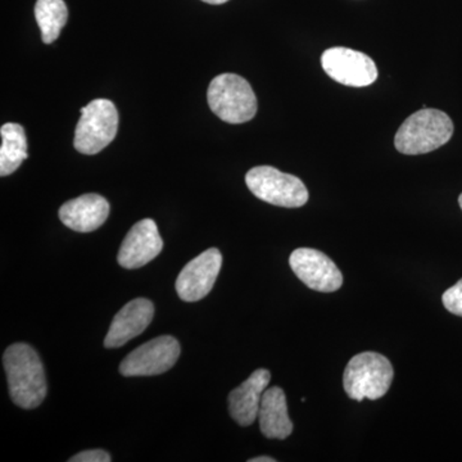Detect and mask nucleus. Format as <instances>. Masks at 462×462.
I'll list each match as a JSON object with an SVG mask.
<instances>
[{"label":"nucleus","mask_w":462,"mask_h":462,"mask_svg":"<svg viewBox=\"0 0 462 462\" xmlns=\"http://www.w3.org/2000/svg\"><path fill=\"white\" fill-rule=\"evenodd\" d=\"M454 135L451 117L439 109L424 107L406 118L394 136V145L407 156L430 153Z\"/></svg>","instance_id":"f03ea898"},{"label":"nucleus","mask_w":462,"mask_h":462,"mask_svg":"<svg viewBox=\"0 0 462 462\" xmlns=\"http://www.w3.org/2000/svg\"><path fill=\"white\" fill-rule=\"evenodd\" d=\"M202 2L208 3V5H224V3L229 2V0H202Z\"/></svg>","instance_id":"412c9836"},{"label":"nucleus","mask_w":462,"mask_h":462,"mask_svg":"<svg viewBox=\"0 0 462 462\" xmlns=\"http://www.w3.org/2000/svg\"><path fill=\"white\" fill-rule=\"evenodd\" d=\"M153 303L145 298H136L126 303L112 321L105 339L106 348H118L141 336L153 320Z\"/></svg>","instance_id":"f8f14e48"},{"label":"nucleus","mask_w":462,"mask_h":462,"mask_svg":"<svg viewBox=\"0 0 462 462\" xmlns=\"http://www.w3.org/2000/svg\"><path fill=\"white\" fill-rule=\"evenodd\" d=\"M35 18L45 44L60 38V30L69 20V9L63 0H36Z\"/></svg>","instance_id":"f3484780"},{"label":"nucleus","mask_w":462,"mask_h":462,"mask_svg":"<svg viewBox=\"0 0 462 462\" xmlns=\"http://www.w3.org/2000/svg\"><path fill=\"white\" fill-rule=\"evenodd\" d=\"M111 456L103 449H89L69 458V462H111Z\"/></svg>","instance_id":"6ab92c4d"},{"label":"nucleus","mask_w":462,"mask_h":462,"mask_svg":"<svg viewBox=\"0 0 462 462\" xmlns=\"http://www.w3.org/2000/svg\"><path fill=\"white\" fill-rule=\"evenodd\" d=\"M261 433L269 439H287L293 431L289 419L287 397L279 387L266 389L258 411Z\"/></svg>","instance_id":"2eb2a0df"},{"label":"nucleus","mask_w":462,"mask_h":462,"mask_svg":"<svg viewBox=\"0 0 462 462\" xmlns=\"http://www.w3.org/2000/svg\"><path fill=\"white\" fill-rule=\"evenodd\" d=\"M9 396L21 409L41 406L47 396L44 366L35 349L26 343L9 346L3 355Z\"/></svg>","instance_id":"f257e3e1"},{"label":"nucleus","mask_w":462,"mask_h":462,"mask_svg":"<svg viewBox=\"0 0 462 462\" xmlns=\"http://www.w3.org/2000/svg\"><path fill=\"white\" fill-rule=\"evenodd\" d=\"M223 266V254L209 248L185 264L176 281V291L184 302H199L214 288Z\"/></svg>","instance_id":"9d476101"},{"label":"nucleus","mask_w":462,"mask_h":462,"mask_svg":"<svg viewBox=\"0 0 462 462\" xmlns=\"http://www.w3.org/2000/svg\"><path fill=\"white\" fill-rule=\"evenodd\" d=\"M248 462H276V460L269 456H260V457L249 458Z\"/></svg>","instance_id":"aec40b11"},{"label":"nucleus","mask_w":462,"mask_h":462,"mask_svg":"<svg viewBox=\"0 0 462 462\" xmlns=\"http://www.w3.org/2000/svg\"><path fill=\"white\" fill-rule=\"evenodd\" d=\"M289 264L300 282L312 291L331 293L343 284V275L327 254L312 248H298L289 257Z\"/></svg>","instance_id":"1a4fd4ad"},{"label":"nucleus","mask_w":462,"mask_h":462,"mask_svg":"<svg viewBox=\"0 0 462 462\" xmlns=\"http://www.w3.org/2000/svg\"><path fill=\"white\" fill-rule=\"evenodd\" d=\"M321 65L329 78L346 87H369L378 79V69L372 58L349 48L336 47L325 51Z\"/></svg>","instance_id":"6e6552de"},{"label":"nucleus","mask_w":462,"mask_h":462,"mask_svg":"<svg viewBox=\"0 0 462 462\" xmlns=\"http://www.w3.org/2000/svg\"><path fill=\"white\" fill-rule=\"evenodd\" d=\"M0 175H12L27 158V139L25 129L21 125L8 123L0 129Z\"/></svg>","instance_id":"dca6fc26"},{"label":"nucleus","mask_w":462,"mask_h":462,"mask_svg":"<svg viewBox=\"0 0 462 462\" xmlns=\"http://www.w3.org/2000/svg\"><path fill=\"white\" fill-rule=\"evenodd\" d=\"M209 108L227 124H245L257 114V98L251 84L242 76H216L207 91Z\"/></svg>","instance_id":"20e7f679"},{"label":"nucleus","mask_w":462,"mask_h":462,"mask_svg":"<svg viewBox=\"0 0 462 462\" xmlns=\"http://www.w3.org/2000/svg\"><path fill=\"white\" fill-rule=\"evenodd\" d=\"M458 205H460L461 209H462V193H461V196L458 197Z\"/></svg>","instance_id":"4be33fe9"},{"label":"nucleus","mask_w":462,"mask_h":462,"mask_svg":"<svg viewBox=\"0 0 462 462\" xmlns=\"http://www.w3.org/2000/svg\"><path fill=\"white\" fill-rule=\"evenodd\" d=\"M162 248L163 242L157 224L152 218H144L134 225L125 236L117 261L124 269H139L153 261Z\"/></svg>","instance_id":"9b49d317"},{"label":"nucleus","mask_w":462,"mask_h":462,"mask_svg":"<svg viewBox=\"0 0 462 462\" xmlns=\"http://www.w3.org/2000/svg\"><path fill=\"white\" fill-rule=\"evenodd\" d=\"M272 379V373L258 369L229 394V412L240 427H249L258 419L261 401Z\"/></svg>","instance_id":"ddd939ff"},{"label":"nucleus","mask_w":462,"mask_h":462,"mask_svg":"<svg viewBox=\"0 0 462 462\" xmlns=\"http://www.w3.org/2000/svg\"><path fill=\"white\" fill-rule=\"evenodd\" d=\"M181 346L171 336L149 340L124 358L120 373L124 376L160 375L172 369L180 357Z\"/></svg>","instance_id":"0eeeda50"},{"label":"nucleus","mask_w":462,"mask_h":462,"mask_svg":"<svg viewBox=\"0 0 462 462\" xmlns=\"http://www.w3.org/2000/svg\"><path fill=\"white\" fill-rule=\"evenodd\" d=\"M394 370L385 356L363 352L354 356L346 365L343 387L352 400H379L387 394L393 382Z\"/></svg>","instance_id":"7ed1b4c3"},{"label":"nucleus","mask_w":462,"mask_h":462,"mask_svg":"<svg viewBox=\"0 0 462 462\" xmlns=\"http://www.w3.org/2000/svg\"><path fill=\"white\" fill-rule=\"evenodd\" d=\"M442 302L447 311L462 318V279L454 287L447 289L443 293Z\"/></svg>","instance_id":"a211bd4d"},{"label":"nucleus","mask_w":462,"mask_h":462,"mask_svg":"<svg viewBox=\"0 0 462 462\" xmlns=\"http://www.w3.org/2000/svg\"><path fill=\"white\" fill-rule=\"evenodd\" d=\"M248 189L270 205L300 208L309 202V190L297 176L272 166H257L245 175Z\"/></svg>","instance_id":"423d86ee"},{"label":"nucleus","mask_w":462,"mask_h":462,"mask_svg":"<svg viewBox=\"0 0 462 462\" xmlns=\"http://www.w3.org/2000/svg\"><path fill=\"white\" fill-rule=\"evenodd\" d=\"M80 114L74 147L80 153L94 156L108 147L117 135V108L109 99H94L81 108Z\"/></svg>","instance_id":"39448f33"},{"label":"nucleus","mask_w":462,"mask_h":462,"mask_svg":"<svg viewBox=\"0 0 462 462\" xmlns=\"http://www.w3.org/2000/svg\"><path fill=\"white\" fill-rule=\"evenodd\" d=\"M109 203L99 194H84L69 200L60 208V218L69 229L78 233H91L106 223Z\"/></svg>","instance_id":"4468645a"}]
</instances>
